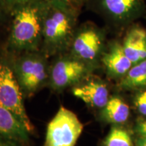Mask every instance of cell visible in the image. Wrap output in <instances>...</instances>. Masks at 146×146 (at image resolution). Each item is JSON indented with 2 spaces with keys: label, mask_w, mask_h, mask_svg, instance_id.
I'll return each mask as SVG.
<instances>
[{
  "label": "cell",
  "mask_w": 146,
  "mask_h": 146,
  "mask_svg": "<svg viewBox=\"0 0 146 146\" xmlns=\"http://www.w3.org/2000/svg\"><path fill=\"white\" fill-rule=\"evenodd\" d=\"M134 105L139 114L146 117V89L138 91L134 98Z\"/></svg>",
  "instance_id": "16"
},
{
  "label": "cell",
  "mask_w": 146,
  "mask_h": 146,
  "mask_svg": "<svg viewBox=\"0 0 146 146\" xmlns=\"http://www.w3.org/2000/svg\"><path fill=\"white\" fill-rule=\"evenodd\" d=\"M100 64L108 78L118 81L127 74L133 65L124 52L121 41L116 39L107 42Z\"/></svg>",
  "instance_id": "10"
},
{
  "label": "cell",
  "mask_w": 146,
  "mask_h": 146,
  "mask_svg": "<svg viewBox=\"0 0 146 146\" xmlns=\"http://www.w3.org/2000/svg\"><path fill=\"white\" fill-rule=\"evenodd\" d=\"M71 92L89 107L99 110L105 106L110 97L106 82L93 74L71 88Z\"/></svg>",
  "instance_id": "9"
},
{
  "label": "cell",
  "mask_w": 146,
  "mask_h": 146,
  "mask_svg": "<svg viewBox=\"0 0 146 146\" xmlns=\"http://www.w3.org/2000/svg\"><path fill=\"white\" fill-rule=\"evenodd\" d=\"M144 18V19H145V21H146V14H145V17H144L143 18Z\"/></svg>",
  "instance_id": "23"
},
{
  "label": "cell",
  "mask_w": 146,
  "mask_h": 146,
  "mask_svg": "<svg viewBox=\"0 0 146 146\" xmlns=\"http://www.w3.org/2000/svg\"><path fill=\"white\" fill-rule=\"evenodd\" d=\"M118 86L124 91L146 89V59L133 64L127 74L118 81Z\"/></svg>",
  "instance_id": "14"
},
{
  "label": "cell",
  "mask_w": 146,
  "mask_h": 146,
  "mask_svg": "<svg viewBox=\"0 0 146 146\" xmlns=\"http://www.w3.org/2000/svg\"><path fill=\"white\" fill-rule=\"evenodd\" d=\"M5 10H7V9L5 5L4 1H3V0H0V18L3 16Z\"/></svg>",
  "instance_id": "22"
},
{
  "label": "cell",
  "mask_w": 146,
  "mask_h": 146,
  "mask_svg": "<svg viewBox=\"0 0 146 146\" xmlns=\"http://www.w3.org/2000/svg\"><path fill=\"white\" fill-rule=\"evenodd\" d=\"M7 58L25 99L48 86L50 62L42 51L8 53Z\"/></svg>",
  "instance_id": "3"
},
{
  "label": "cell",
  "mask_w": 146,
  "mask_h": 146,
  "mask_svg": "<svg viewBox=\"0 0 146 146\" xmlns=\"http://www.w3.org/2000/svg\"><path fill=\"white\" fill-rule=\"evenodd\" d=\"M102 146H134L130 133L123 125H112Z\"/></svg>",
  "instance_id": "15"
},
{
  "label": "cell",
  "mask_w": 146,
  "mask_h": 146,
  "mask_svg": "<svg viewBox=\"0 0 146 146\" xmlns=\"http://www.w3.org/2000/svg\"><path fill=\"white\" fill-rule=\"evenodd\" d=\"M30 135L21 120L0 104V137L27 146Z\"/></svg>",
  "instance_id": "12"
},
{
  "label": "cell",
  "mask_w": 146,
  "mask_h": 146,
  "mask_svg": "<svg viewBox=\"0 0 146 146\" xmlns=\"http://www.w3.org/2000/svg\"><path fill=\"white\" fill-rule=\"evenodd\" d=\"M95 70L70 53L58 55L50 62L47 87L54 92L62 93L81 83Z\"/></svg>",
  "instance_id": "6"
},
{
  "label": "cell",
  "mask_w": 146,
  "mask_h": 146,
  "mask_svg": "<svg viewBox=\"0 0 146 146\" xmlns=\"http://www.w3.org/2000/svg\"><path fill=\"white\" fill-rule=\"evenodd\" d=\"M83 129L75 113L61 106L47 124L42 146H75Z\"/></svg>",
  "instance_id": "8"
},
{
  "label": "cell",
  "mask_w": 146,
  "mask_h": 146,
  "mask_svg": "<svg viewBox=\"0 0 146 146\" xmlns=\"http://www.w3.org/2000/svg\"><path fill=\"white\" fill-rule=\"evenodd\" d=\"M32 0H3L7 10L13 11L18 7L29 2Z\"/></svg>",
  "instance_id": "17"
},
{
  "label": "cell",
  "mask_w": 146,
  "mask_h": 146,
  "mask_svg": "<svg viewBox=\"0 0 146 146\" xmlns=\"http://www.w3.org/2000/svg\"><path fill=\"white\" fill-rule=\"evenodd\" d=\"M45 1H55V2L64 3V4L74 7V8H80V7H81L83 3H86L87 0H45Z\"/></svg>",
  "instance_id": "19"
},
{
  "label": "cell",
  "mask_w": 146,
  "mask_h": 146,
  "mask_svg": "<svg viewBox=\"0 0 146 146\" xmlns=\"http://www.w3.org/2000/svg\"><path fill=\"white\" fill-rule=\"evenodd\" d=\"M25 99L8 58L0 57V104L15 115L31 134L35 127L27 112Z\"/></svg>",
  "instance_id": "7"
},
{
  "label": "cell",
  "mask_w": 146,
  "mask_h": 146,
  "mask_svg": "<svg viewBox=\"0 0 146 146\" xmlns=\"http://www.w3.org/2000/svg\"><path fill=\"white\" fill-rule=\"evenodd\" d=\"M107 42L106 29L86 22L76 28L67 52L97 69Z\"/></svg>",
  "instance_id": "5"
},
{
  "label": "cell",
  "mask_w": 146,
  "mask_h": 146,
  "mask_svg": "<svg viewBox=\"0 0 146 146\" xmlns=\"http://www.w3.org/2000/svg\"><path fill=\"white\" fill-rule=\"evenodd\" d=\"M43 1V29L40 50L49 58L68 51L77 26L79 9L55 1Z\"/></svg>",
  "instance_id": "1"
},
{
  "label": "cell",
  "mask_w": 146,
  "mask_h": 146,
  "mask_svg": "<svg viewBox=\"0 0 146 146\" xmlns=\"http://www.w3.org/2000/svg\"><path fill=\"white\" fill-rule=\"evenodd\" d=\"M121 41L124 52L133 64L146 59V27L135 22L124 33Z\"/></svg>",
  "instance_id": "11"
},
{
  "label": "cell",
  "mask_w": 146,
  "mask_h": 146,
  "mask_svg": "<svg viewBox=\"0 0 146 146\" xmlns=\"http://www.w3.org/2000/svg\"><path fill=\"white\" fill-rule=\"evenodd\" d=\"M134 131L138 136L146 137V117H143L137 122L134 127Z\"/></svg>",
  "instance_id": "18"
},
{
  "label": "cell",
  "mask_w": 146,
  "mask_h": 146,
  "mask_svg": "<svg viewBox=\"0 0 146 146\" xmlns=\"http://www.w3.org/2000/svg\"><path fill=\"white\" fill-rule=\"evenodd\" d=\"M135 146H146V137L138 136L135 141Z\"/></svg>",
  "instance_id": "21"
},
{
  "label": "cell",
  "mask_w": 146,
  "mask_h": 146,
  "mask_svg": "<svg viewBox=\"0 0 146 146\" xmlns=\"http://www.w3.org/2000/svg\"><path fill=\"white\" fill-rule=\"evenodd\" d=\"M86 5L104 20L108 29L118 35L146 14V0H87Z\"/></svg>",
  "instance_id": "4"
},
{
  "label": "cell",
  "mask_w": 146,
  "mask_h": 146,
  "mask_svg": "<svg viewBox=\"0 0 146 146\" xmlns=\"http://www.w3.org/2000/svg\"><path fill=\"white\" fill-rule=\"evenodd\" d=\"M7 51L10 54L39 50L43 29V1L32 0L12 11Z\"/></svg>",
  "instance_id": "2"
},
{
  "label": "cell",
  "mask_w": 146,
  "mask_h": 146,
  "mask_svg": "<svg viewBox=\"0 0 146 146\" xmlns=\"http://www.w3.org/2000/svg\"><path fill=\"white\" fill-rule=\"evenodd\" d=\"M130 115L129 105L118 96H110L106 104L99 112L100 120L111 125H125Z\"/></svg>",
  "instance_id": "13"
},
{
  "label": "cell",
  "mask_w": 146,
  "mask_h": 146,
  "mask_svg": "<svg viewBox=\"0 0 146 146\" xmlns=\"http://www.w3.org/2000/svg\"><path fill=\"white\" fill-rule=\"evenodd\" d=\"M0 146H23L16 142L0 137Z\"/></svg>",
  "instance_id": "20"
}]
</instances>
